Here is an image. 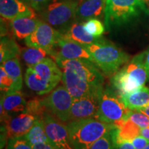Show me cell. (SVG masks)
<instances>
[{"mask_svg": "<svg viewBox=\"0 0 149 149\" xmlns=\"http://www.w3.org/2000/svg\"><path fill=\"white\" fill-rule=\"evenodd\" d=\"M24 136L32 146L40 143H50L46 133L44 123L42 118H39L31 130Z\"/></svg>", "mask_w": 149, "mask_h": 149, "instance_id": "obj_25", "label": "cell"}, {"mask_svg": "<svg viewBox=\"0 0 149 149\" xmlns=\"http://www.w3.org/2000/svg\"><path fill=\"white\" fill-rule=\"evenodd\" d=\"M132 110L126 107L120 95L109 86L104 88L100 97V108L95 119L116 127L121 122L128 120Z\"/></svg>", "mask_w": 149, "mask_h": 149, "instance_id": "obj_8", "label": "cell"}, {"mask_svg": "<svg viewBox=\"0 0 149 149\" xmlns=\"http://www.w3.org/2000/svg\"><path fill=\"white\" fill-rule=\"evenodd\" d=\"M74 98L64 86H59L48 95L42 99L47 111L61 122H68Z\"/></svg>", "mask_w": 149, "mask_h": 149, "instance_id": "obj_9", "label": "cell"}, {"mask_svg": "<svg viewBox=\"0 0 149 149\" xmlns=\"http://www.w3.org/2000/svg\"><path fill=\"white\" fill-rule=\"evenodd\" d=\"M42 120L50 144L55 149H74L70 142L67 126L58 122L48 113L44 115Z\"/></svg>", "mask_w": 149, "mask_h": 149, "instance_id": "obj_11", "label": "cell"}, {"mask_svg": "<svg viewBox=\"0 0 149 149\" xmlns=\"http://www.w3.org/2000/svg\"><path fill=\"white\" fill-rule=\"evenodd\" d=\"M38 119L39 117L34 115L25 113H22L17 116L12 117L6 125L8 139L25 135Z\"/></svg>", "mask_w": 149, "mask_h": 149, "instance_id": "obj_14", "label": "cell"}, {"mask_svg": "<svg viewBox=\"0 0 149 149\" xmlns=\"http://www.w3.org/2000/svg\"><path fill=\"white\" fill-rule=\"evenodd\" d=\"M145 53L135 56L122 69L111 77V84L120 95L144 86L149 79L148 70L144 63Z\"/></svg>", "mask_w": 149, "mask_h": 149, "instance_id": "obj_5", "label": "cell"}, {"mask_svg": "<svg viewBox=\"0 0 149 149\" xmlns=\"http://www.w3.org/2000/svg\"><path fill=\"white\" fill-rule=\"evenodd\" d=\"M128 119L141 128H149V117L138 111H132Z\"/></svg>", "mask_w": 149, "mask_h": 149, "instance_id": "obj_31", "label": "cell"}, {"mask_svg": "<svg viewBox=\"0 0 149 149\" xmlns=\"http://www.w3.org/2000/svg\"><path fill=\"white\" fill-rule=\"evenodd\" d=\"M138 111L144 113V114H145L146 116H148L149 117V105L147 106V107H146L143 108V109L138 110Z\"/></svg>", "mask_w": 149, "mask_h": 149, "instance_id": "obj_38", "label": "cell"}, {"mask_svg": "<svg viewBox=\"0 0 149 149\" xmlns=\"http://www.w3.org/2000/svg\"><path fill=\"white\" fill-rule=\"evenodd\" d=\"M84 27L87 33L95 37H101L105 31L104 24L96 18L90 19L84 22Z\"/></svg>", "mask_w": 149, "mask_h": 149, "instance_id": "obj_27", "label": "cell"}, {"mask_svg": "<svg viewBox=\"0 0 149 149\" xmlns=\"http://www.w3.org/2000/svg\"><path fill=\"white\" fill-rule=\"evenodd\" d=\"M0 15L3 19L10 20L22 16H35L31 7L20 0H0Z\"/></svg>", "mask_w": 149, "mask_h": 149, "instance_id": "obj_15", "label": "cell"}, {"mask_svg": "<svg viewBox=\"0 0 149 149\" xmlns=\"http://www.w3.org/2000/svg\"><path fill=\"white\" fill-rule=\"evenodd\" d=\"M61 79L62 71L51 57H46L37 64L28 68L25 74L26 84L40 95L51 92Z\"/></svg>", "mask_w": 149, "mask_h": 149, "instance_id": "obj_4", "label": "cell"}, {"mask_svg": "<svg viewBox=\"0 0 149 149\" xmlns=\"http://www.w3.org/2000/svg\"><path fill=\"white\" fill-rule=\"evenodd\" d=\"M33 149H55L50 143H40L33 146Z\"/></svg>", "mask_w": 149, "mask_h": 149, "instance_id": "obj_35", "label": "cell"}, {"mask_svg": "<svg viewBox=\"0 0 149 149\" xmlns=\"http://www.w3.org/2000/svg\"><path fill=\"white\" fill-rule=\"evenodd\" d=\"M24 113L34 115L39 118H42L44 115L47 113V109L42 102V99H34L27 102L26 107Z\"/></svg>", "mask_w": 149, "mask_h": 149, "instance_id": "obj_26", "label": "cell"}, {"mask_svg": "<svg viewBox=\"0 0 149 149\" xmlns=\"http://www.w3.org/2000/svg\"><path fill=\"white\" fill-rule=\"evenodd\" d=\"M63 37V34L45 21L40 20L35 31L25 39L28 47L44 48L51 56L54 48Z\"/></svg>", "mask_w": 149, "mask_h": 149, "instance_id": "obj_10", "label": "cell"}, {"mask_svg": "<svg viewBox=\"0 0 149 149\" xmlns=\"http://www.w3.org/2000/svg\"><path fill=\"white\" fill-rule=\"evenodd\" d=\"M20 1H23V2L26 3H30L31 4V0H20Z\"/></svg>", "mask_w": 149, "mask_h": 149, "instance_id": "obj_39", "label": "cell"}, {"mask_svg": "<svg viewBox=\"0 0 149 149\" xmlns=\"http://www.w3.org/2000/svg\"><path fill=\"white\" fill-rule=\"evenodd\" d=\"M67 38L75 41L82 45H89L96 42L100 37H95L89 34L84 27V23L74 22L70 26L65 34H63Z\"/></svg>", "mask_w": 149, "mask_h": 149, "instance_id": "obj_21", "label": "cell"}, {"mask_svg": "<svg viewBox=\"0 0 149 149\" xmlns=\"http://www.w3.org/2000/svg\"><path fill=\"white\" fill-rule=\"evenodd\" d=\"M19 53V47L13 39H11L8 37H1V45H0L1 64L8 59L17 57Z\"/></svg>", "mask_w": 149, "mask_h": 149, "instance_id": "obj_24", "label": "cell"}, {"mask_svg": "<svg viewBox=\"0 0 149 149\" xmlns=\"http://www.w3.org/2000/svg\"><path fill=\"white\" fill-rule=\"evenodd\" d=\"M112 130L95 141L90 149H115V143Z\"/></svg>", "mask_w": 149, "mask_h": 149, "instance_id": "obj_28", "label": "cell"}, {"mask_svg": "<svg viewBox=\"0 0 149 149\" xmlns=\"http://www.w3.org/2000/svg\"><path fill=\"white\" fill-rule=\"evenodd\" d=\"M143 1H144L146 5H148L149 6V0H143Z\"/></svg>", "mask_w": 149, "mask_h": 149, "instance_id": "obj_40", "label": "cell"}, {"mask_svg": "<svg viewBox=\"0 0 149 149\" xmlns=\"http://www.w3.org/2000/svg\"><path fill=\"white\" fill-rule=\"evenodd\" d=\"M144 11L148 13L143 0H107L104 24L107 29L128 23Z\"/></svg>", "mask_w": 149, "mask_h": 149, "instance_id": "obj_6", "label": "cell"}, {"mask_svg": "<svg viewBox=\"0 0 149 149\" xmlns=\"http://www.w3.org/2000/svg\"><path fill=\"white\" fill-rule=\"evenodd\" d=\"M77 1L55 0L43 9L42 18L61 34H65L76 19Z\"/></svg>", "mask_w": 149, "mask_h": 149, "instance_id": "obj_7", "label": "cell"}, {"mask_svg": "<svg viewBox=\"0 0 149 149\" xmlns=\"http://www.w3.org/2000/svg\"><path fill=\"white\" fill-rule=\"evenodd\" d=\"M51 57L54 60L84 59L91 61V56L84 45L67 38L64 35L54 48Z\"/></svg>", "mask_w": 149, "mask_h": 149, "instance_id": "obj_12", "label": "cell"}, {"mask_svg": "<svg viewBox=\"0 0 149 149\" xmlns=\"http://www.w3.org/2000/svg\"><path fill=\"white\" fill-rule=\"evenodd\" d=\"M40 20L35 16H22L10 21L13 34L19 40H25L37 29Z\"/></svg>", "mask_w": 149, "mask_h": 149, "instance_id": "obj_17", "label": "cell"}, {"mask_svg": "<svg viewBox=\"0 0 149 149\" xmlns=\"http://www.w3.org/2000/svg\"><path fill=\"white\" fill-rule=\"evenodd\" d=\"M140 135L149 141V128H144L140 130Z\"/></svg>", "mask_w": 149, "mask_h": 149, "instance_id": "obj_36", "label": "cell"}, {"mask_svg": "<svg viewBox=\"0 0 149 149\" xmlns=\"http://www.w3.org/2000/svg\"><path fill=\"white\" fill-rule=\"evenodd\" d=\"M144 63H145V65H146V67L147 68V70H148V75H149V48L148 49V51L145 52Z\"/></svg>", "mask_w": 149, "mask_h": 149, "instance_id": "obj_37", "label": "cell"}, {"mask_svg": "<svg viewBox=\"0 0 149 149\" xmlns=\"http://www.w3.org/2000/svg\"><path fill=\"white\" fill-rule=\"evenodd\" d=\"M7 149H33V146L23 135L8 139Z\"/></svg>", "mask_w": 149, "mask_h": 149, "instance_id": "obj_29", "label": "cell"}, {"mask_svg": "<svg viewBox=\"0 0 149 149\" xmlns=\"http://www.w3.org/2000/svg\"><path fill=\"white\" fill-rule=\"evenodd\" d=\"M0 88L1 93H6L10 90H15L13 80L8 75L3 66H0Z\"/></svg>", "mask_w": 149, "mask_h": 149, "instance_id": "obj_30", "label": "cell"}, {"mask_svg": "<svg viewBox=\"0 0 149 149\" xmlns=\"http://www.w3.org/2000/svg\"><path fill=\"white\" fill-rule=\"evenodd\" d=\"M101 95L87 96L74 99L70 111L69 121L95 118L97 115Z\"/></svg>", "mask_w": 149, "mask_h": 149, "instance_id": "obj_13", "label": "cell"}, {"mask_svg": "<svg viewBox=\"0 0 149 149\" xmlns=\"http://www.w3.org/2000/svg\"><path fill=\"white\" fill-rule=\"evenodd\" d=\"M11 79L13 80L15 85V90L21 91L23 84L22 79V69L18 57L13 58L1 63Z\"/></svg>", "mask_w": 149, "mask_h": 149, "instance_id": "obj_22", "label": "cell"}, {"mask_svg": "<svg viewBox=\"0 0 149 149\" xmlns=\"http://www.w3.org/2000/svg\"><path fill=\"white\" fill-rule=\"evenodd\" d=\"M84 46L91 56V61L107 76L114 75L121 66L129 61L127 53L102 37L93 44Z\"/></svg>", "mask_w": 149, "mask_h": 149, "instance_id": "obj_2", "label": "cell"}, {"mask_svg": "<svg viewBox=\"0 0 149 149\" xmlns=\"http://www.w3.org/2000/svg\"><path fill=\"white\" fill-rule=\"evenodd\" d=\"M107 0H81L78 4L75 21L86 22L90 19L99 17L104 13Z\"/></svg>", "mask_w": 149, "mask_h": 149, "instance_id": "obj_16", "label": "cell"}, {"mask_svg": "<svg viewBox=\"0 0 149 149\" xmlns=\"http://www.w3.org/2000/svg\"><path fill=\"white\" fill-rule=\"evenodd\" d=\"M132 144L135 147V149H143L149 144V141L142 136L139 135L136 137L131 141Z\"/></svg>", "mask_w": 149, "mask_h": 149, "instance_id": "obj_32", "label": "cell"}, {"mask_svg": "<svg viewBox=\"0 0 149 149\" xmlns=\"http://www.w3.org/2000/svg\"><path fill=\"white\" fill-rule=\"evenodd\" d=\"M128 109L138 111L149 105V88L144 86L120 95Z\"/></svg>", "mask_w": 149, "mask_h": 149, "instance_id": "obj_19", "label": "cell"}, {"mask_svg": "<svg viewBox=\"0 0 149 149\" xmlns=\"http://www.w3.org/2000/svg\"><path fill=\"white\" fill-rule=\"evenodd\" d=\"M66 126L74 149H90L95 141L117 128L95 118L70 121Z\"/></svg>", "mask_w": 149, "mask_h": 149, "instance_id": "obj_3", "label": "cell"}, {"mask_svg": "<svg viewBox=\"0 0 149 149\" xmlns=\"http://www.w3.org/2000/svg\"><path fill=\"white\" fill-rule=\"evenodd\" d=\"M143 149H149V144H148V145H147V146H146V147H145L144 148H143Z\"/></svg>", "mask_w": 149, "mask_h": 149, "instance_id": "obj_41", "label": "cell"}, {"mask_svg": "<svg viewBox=\"0 0 149 149\" xmlns=\"http://www.w3.org/2000/svg\"><path fill=\"white\" fill-rule=\"evenodd\" d=\"M141 128L130 120L121 122L117 128L112 130L115 145L124 141H131L140 135Z\"/></svg>", "mask_w": 149, "mask_h": 149, "instance_id": "obj_20", "label": "cell"}, {"mask_svg": "<svg viewBox=\"0 0 149 149\" xmlns=\"http://www.w3.org/2000/svg\"><path fill=\"white\" fill-rule=\"evenodd\" d=\"M1 103L10 115L24 113L27 102L20 91L10 90L1 96Z\"/></svg>", "mask_w": 149, "mask_h": 149, "instance_id": "obj_18", "label": "cell"}, {"mask_svg": "<svg viewBox=\"0 0 149 149\" xmlns=\"http://www.w3.org/2000/svg\"><path fill=\"white\" fill-rule=\"evenodd\" d=\"M50 1L51 0H31V5L33 8L40 10L42 8H44Z\"/></svg>", "mask_w": 149, "mask_h": 149, "instance_id": "obj_33", "label": "cell"}, {"mask_svg": "<svg viewBox=\"0 0 149 149\" xmlns=\"http://www.w3.org/2000/svg\"><path fill=\"white\" fill-rule=\"evenodd\" d=\"M115 149H135L131 141H124L115 145Z\"/></svg>", "mask_w": 149, "mask_h": 149, "instance_id": "obj_34", "label": "cell"}, {"mask_svg": "<svg viewBox=\"0 0 149 149\" xmlns=\"http://www.w3.org/2000/svg\"><path fill=\"white\" fill-rule=\"evenodd\" d=\"M62 71V82L74 99L101 95L104 78L100 70L84 59H55Z\"/></svg>", "mask_w": 149, "mask_h": 149, "instance_id": "obj_1", "label": "cell"}, {"mask_svg": "<svg viewBox=\"0 0 149 149\" xmlns=\"http://www.w3.org/2000/svg\"><path fill=\"white\" fill-rule=\"evenodd\" d=\"M22 59L27 65L28 68H31L44 59L50 54L46 50L41 48L28 47L22 48L21 51Z\"/></svg>", "mask_w": 149, "mask_h": 149, "instance_id": "obj_23", "label": "cell"}]
</instances>
